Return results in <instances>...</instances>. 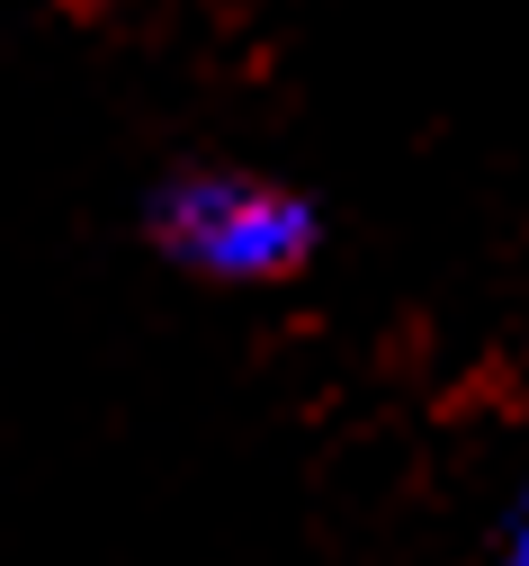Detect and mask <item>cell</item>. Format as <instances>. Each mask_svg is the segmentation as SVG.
I'll return each instance as SVG.
<instances>
[{
	"mask_svg": "<svg viewBox=\"0 0 529 566\" xmlns=\"http://www.w3.org/2000/svg\"><path fill=\"white\" fill-rule=\"evenodd\" d=\"M154 234H162V252L180 270L224 279V289H261V279L306 270L315 207L296 189H278V180H252V171H189V180L162 189Z\"/></svg>",
	"mask_w": 529,
	"mask_h": 566,
	"instance_id": "1",
	"label": "cell"
},
{
	"mask_svg": "<svg viewBox=\"0 0 529 566\" xmlns=\"http://www.w3.org/2000/svg\"><path fill=\"white\" fill-rule=\"evenodd\" d=\"M485 566H529V494L502 513V531H494V557Z\"/></svg>",
	"mask_w": 529,
	"mask_h": 566,
	"instance_id": "2",
	"label": "cell"
}]
</instances>
